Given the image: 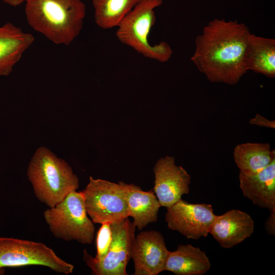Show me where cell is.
<instances>
[{
    "label": "cell",
    "instance_id": "obj_7",
    "mask_svg": "<svg viewBox=\"0 0 275 275\" xmlns=\"http://www.w3.org/2000/svg\"><path fill=\"white\" fill-rule=\"evenodd\" d=\"M82 191L87 212L94 224L112 223L129 217L126 193L119 183L90 176Z\"/></svg>",
    "mask_w": 275,
    "mask_h": 275
},
{
    "label": "cell",
    "instance_id": "obj_22",
    "mask_svg": "<svg viewBox=\"0 0 275 275\" xmlns=\"http://www.w3.org/2000/svg\"><path fill=\"white\" fill-rule=\"evenodd\" d=\"M264 226L268 234L275 235V211L270 212L269 216L265 222Z\"/></svg>",
    "mask_w": 275,
    "mask_h": 275
},
{
    "label": "cell",
    "instance_id": "obj_1",
    "mask_svg": "<svg viewBox=\"0 0 275 275\" xmlns=\"http://www.w3.org/2000/svg\"><path fill=\"white\" fill-rule=\"evenodd\" d=\"M251 34L243 23L215 18L196 37L190 60L210 82L236 85L248 71L244 53Z\"/></svg>",
    "mask_w": 275,
    "mask_h": 275
},
{
    "label": "cell",
    "instance_id": "obj_6",
    "mask_svg": "<svg viewBox=\"0 0 275 275\" xmlns=\"http://www.w3.org/2000/svg\"><path fill=\"white\" fill-rule=\"evenodd\" d=\"M41 265L65 274L72 273L74 266L60 258L45 244L12 237H0V275L5 267Z\"/></svg>",
    "mask_w": 275,
    "mask_h": 275
},
{
    "label": "cell",
    "instance_id": "obj_9",
    "mask_svg": "<svg viewBox=\"0 0 275 275\" xmlns=\"http://www.w3.org/2000/svg\"><path fill=\"white\" fill-rule=\"evenodd\" d=\"M215 216L210 204H191L181 199L167 208L165 220L169 229L196 240L207 236Z\"/></svg>",
    "mask_w": 275,
    "mask_h": 275
},
{
    "label": "cell",
    "instance_id": "obj_2",
    "mask_svg": "<svg viewBox=\"0 0 275 275\" xmlns=\"http://www.w3.org/2000/svg\"><path fill=\"white\" fill-rule=\"evenodd\" d=\"M29 25L56 44L70 45L79 35L86 15L81 0H28Z\"/></svg>",
    "mask_w": 275,
    "mask_h": 275
},
{
    "label": "cell",
    "instance_id": "obj_5",
    "mask_svg": "<svg viewBox=\"0 0 275 275\" xmlns=\"http://www.w3.org/2000/svg\"><path fill=\"white\" fill-rule=\"evenodd\" d=\"M43 217L57 238L84 244H90L94 239L95 228L88 217L82 191L70 192L58 204L46 209Z\"/></svg>",
    "mask_w": 275,
    "mask_h": 275
},
{
    "label": "cell",
    "instance_id": "obj_21",
    "mask_svg": "<svg viewBox=\"0 0 275 275\" xmlns=\"http://www.w3.org/2000/svg\"><path fill=\"white\" fill-rule=\"evenodd\" d=\"M249 124L268 128H275L274 120H269L259 114H256L254 118L249 121Z\"/></svg>",
    "mask_w": 275,
    "mask_h": 275
},
{
    "label": "cell",
    "instance_id": "obj_23",
    "mask_svg": "<svg viewBox=\"0 0 275 275\" xmlns=\"http://www.w3.org/2000/svg\"><path fill=\"white\" fill-rule=\"evenodd\" d=\"M5 3L14 7L20 5L23 2H26L28 0H1Z\"/></svg>",
    "mask_w": 275,
    "mask_h": 275
},
{
    "label": "cell",
    "instance_id": "obj_8",
    "mask_svg": "<svg viewBox=\"0 0 275 275\" xmlns=\"http://www.w3.org/2000/svg\"><path fill=\"white\" fill-rule=\"evenodd\" d=\"M112 240L106 256L97 260L85 249L84 261L95 275H127L135 227L128 217L111 223Z\"/></svg>",
    "mask_w": 275,
    "mask_h": 275
},
{
    "label": "cell",
    "instance_id": "obj_11",
    "mask_svg": "<svg viewBox=\"0 0 275 275\" xmlns=\"http://www.w3.org/2000/svg\"><path fill=\"white\" fill-rule=\"evenodd\" d=\"M169 252L160 232L154 230L141 232L135 236L132 245L133 274L157 275L164 271Z\"/></svg>",
    "mask_w": 275,
    "mask_h": 275
},
{
    "label": "cell",
    "instance_id": "obj_4",
    "mask_svg": "<svg viewBox=\"0 0 275 275\" xmlns=\"http://www.w3.org/2000/svg\"><path fill=\"white\" fill-rule=\"evenodd\" d=\"M162 0H141L123 19L116 33L118 40L144 57L166 62L173 50L166 42L152 45L148 41L156 17L154 10L162 4Z\"/></svg>",
    "mask_w": 275,
    "mask_h": 275
},
{
    "label": "cell",
    "instance_id": "obj_14",
    "mask_svg": "<svg viewBox=\"0 0 275 275\" xmlns=\"http://www.w3.org/2000/svg\"><path fill=\"white\" fill-rule=\"evenodd\" d=\"M34 41L31 34L11 22L0 26V77L10 74Z\"/></svg>",
    "mask_w": 275,
    "mask_h": 275
},
{
    "label": "cell",
    "instance_id": "obj_3",
    "mask_svg": "<svg viewBox=\"0 0 275 275\" xmlns=\"http://www.w3.org/2000/svg\"><path fill=\"white\" fill-rule=\"evenodd\" d=\"M26 174L36 197L49 208L79 187V179L70 165L45 147L36 150Z\"/></svg>",
    "mask_w": 275,
    "mask_h": 275
},
{
    "label": "cell",
    "instance_id": "obj_15",
    "mask_svg": "<svg viewBox=\"0 0 275 275\" xmlns=\"http://www.w3.org/2000/svg\"><path fill=\"white\" fill-rule=\"evenodd\" d=\"M119 183L125 191L129 217L133 218L132 223L135 228L141 230L148 224L156 222L161 206L154 193L144 191L134 184L123 181Z\"/></svg>",
    "mask_w": 275,
    "mask_h": 275
},
{
    "label": "cell",
    "instance_id": "obj_20",
    "mask_svg": "<svg viewBox=\"0 0 275 275\" xmlns=\"http://www.w3.org/2000/svg\"><path fill=\"white\" fill-rule=\"evenodd\" d=\"M112 230L111 223L101 224L96 238L97 253L94 258L99 260L107 254L112 240Z\"/></svg>",
    "mask_w": 275,
    "mask_h": 275
},
{
    "label": "cell",
    "instance_id": "obj_16",
    "mask_svg": "<svg viewBox=\"0 0 275 275\" xmlns=\"http://www.w3.org/2000/svg\"><path fill=\"white\" fill-rule=\"evenodd\" d=\"M211 263L205 252L190 244H179L170 252L164 270L176 275H203L210 269Z\"/></svg>",
    "mask_w": 275,
    "mask_h": 275
},
{
    "label": "cell",
    "instance_id": "obj_10",
    "mask_svg": "<svg viewBox=\"0 0 275 275\" xmlns=\"http://www.w3.org/2000/svg\"><path fill=\"white\" fill-rule=\"evenodd\" d=\"M154 192L161 206L170 207L189 192L191 177L175 159L167 155L159 158L153 167Z\"/></svg>",
    "mask_w": 275,
    "mask_h": 275
},
{
    "label": "cell",
    "instance_id": "obj_17",
    "mask_svg": "<svg viewBox=\"0 0 275 275\" xmlns=\"http://www.w3.org/2000/svg\"><path fill=\"white\" fill-rule=\"evenodd\" d=\"M247 71L275 77V40L251 34L244 53Z\"/></svg>",
    "mask_w": 275,
    "mask_h": 275
},
{
    "label": "cell",
    "instance_id": "obj_18",
    "mask_svg": "<svg viewBox=\"0 0 275 275\" xmlns=\"http://www.w3.org/2000/svg\"><path fill=\"white\" fill-rule=\"evenodd\" d=\"M234 161L241 174L252 175L267 167L275 159V150L269 143H245L235 146Z\"/></svg>",
    "mask_w": 275,
    "mask_h": 275
},
{
    "label": "cell",
    "instance_id": "obj_19",
    "mask_svg": "<svg viewBox=\"0 0 275 275\" xmlns=\"http://www.w3.org/2000/svg\"><path fill=\"white\" fill-rule=\"evenodd\" d=\"M141 0H92L96 24L103 29L118 26Z\"/></svg>",
    "mask_w": 275,
    "mask_h": 275
},
{
    "label": "cell",
    "instance_id": "obj_12",
    "mask_svg": "<svg viewBox=\"0 0 275 275\" xmlns=\"http://www.w3.org/2000/svg\"><path fill=\"white\" fill-rule=\"evenodd\" d=\"M254 230V222L248 213L230 210L216 215L209 232L223 248L230 249L250 237Z\"/></svg>",
    "mask_w": 275,
    "mask_h": 275
},
{
    "label": "cell",
    "instance_id": "obj_13",
    "mask_svg": "<svg viewBox=\"0 0 275 275\" xmlns=\"http://www.w3.org/2000/svg\"><path fill=\"white\" fill-rule=\"evenodd\" d=\"M239 186L243 196L269 212L275 211V159L267 167L252 175L239 174Z\"/></svg>",
    "mask_w": 275,
    "mask_h": 275
}]
</instances>
